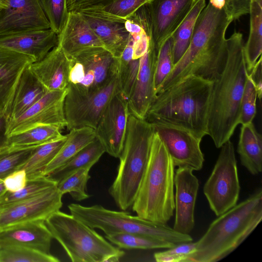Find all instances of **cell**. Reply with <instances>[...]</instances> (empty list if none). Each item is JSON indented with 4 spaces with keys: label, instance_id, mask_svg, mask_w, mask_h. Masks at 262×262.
<instances>
[{
    "label": "cell",
    "instance_id": "obj_36",
    "mask_svg": "<svg viewBox=\"0 0 262 262\" xmlns=\"http://www.w3.org/2000/svg\"><path fill=\"white\" fill-rule=\"evenodd\" d=\"M91 167L80 168L57 183V188L63 195L69 193L76 201H81L89 198L90 195L86 192V185L91 176Z\"/></svg>",
    "mask_w": 262,
    "mask_h": 262
},
{
    "label": "cell",
    "instance_id": "obj_18",
    "mask_svg": "<svg viewBox=\"0 0 262 262\" xmlns=\"http://www.w3.org/2000/svg\"><path fill=\"white\" fill-rule=\"evenodd\" d=\"M193 170L178 167L174 173L175 219L173 229L183 234H189L194 226V209L199 187V181Z\"/></svg>",
    "mask_w": 262,
    "mask_h": 262
},
{
    "label": "cell",
    "instance_id": "obj_3",
    "mask_svg": "<svg viewBox=\"0 0 262 262\" xmlns=\"http://www.w3.org/2000/svg\"><path fill=\"white\" fill-rule=\"evenodd\" d=\"M213 80L189 76L157 94L145 119L185 128L202 139L207 122Z\"/></svg>",
    "mask_w": 262,
    "mask_h": 262
},
{
    "label": "cell",
    "instance_id": "obj_15",
    "mask_svg": "<svg viewBox=\"0 0 262 262\" xmlns=\"http://www.w3.org/2000/svg\"><path fill=\"white\" fill-rule=\"evenodd\" d=\"M57 186L0 210V231L24 223L45 221L62 206Z\"/></svg>",
    "mask_w": 262,
    "mask_h": 262
},
{
    "label": "cell",
    "instance_id": "obj_12",
    "mask_svg": "<svg viewBox=\"0 0 262 262\" xmlns=\"http://www.w3.org/2000/svg\"><path fill=\"white\" fill-rule=\"evenodd\" d=\"M69 84L85 92L100 88L116 65V59L103 47L85 50L70 58Z\"/></svg>",
    "mask_w": 262,
    "mask_h": 262
},
{
    "label": "cell",
    "instance_id": "obj_17",
    "mask_svg": "<svg viewBox=\"0 0 262 262\" xmlns=\"http://www.w3.org/2000/svg\"><path fill=\"white\" fill-rule=\"evenodd\" d=\"M129 114L127 100L119 93L105 108L95 129L105 152L114 158H119L123 150Z\"/></svg>",
    "mask_w": 262,
    "mask_h": 262
},
{
    "label": "cell",
    "instance_id": "obj_43",
    "mask_svg": "<svg viewBox=\"0 0 262 262\" xmlns=\"http://www.w3.org/2000/svg\"><path fill=\"white\" fill-rule=\"evenodd\" d=\"M196 250L195 242L182 243L165 251L155 253L154 257L157 262H186Z\"/></svg>",
    "mask_w": 262,
    "mask_h": 262
},
{
    "label": "cell",
    "instance_id": "obj_47",
    "mask_svg": "<svg viewBox=\"0 0 262 262\" xmlns=\"http://www.w3.org/2000/svg\"><path fill=\"white\" fill-rule=\"evenodd\" d=\"M260 56L254 67L248 74L253 81L257 93V98L260 101L262 95V67Z\"/></svg>",
    "mask_w": 262,
    "mask_h": 262
},
{
    "label": "cell",
    "instance_id": "obj_40",
    "mask_svg": "<svg viewBox=\"0 0 262 262\" xmlns=\"http://www.w3.org/2000/svg\"><path fill=\"white\" fill-rule=\"evenodd\" d=\"M50 29L58 35L64 26L69 14L68 0H39Z\"/></svg>",
    "mask_w": 262,
    "mask_h": 262
},
{
    "label": "cell",
    "instance_id": "obj_13",
    "mask_svg": "<svg viewBox=\"0 0 262 262\" xmlns=\"http://www.w3.org/2000/svg\"><path fill=\"white\" fill-rule=\"evenodd\" d=\"M164 144L175 166L200 170L204 162L200 143L202 139L190 131L168 124L151 123Z\"/></svg>",
    "mask_w": 262,
    "mask_h": 262
},
{
    "label": "cell",
    "instance_id": "obj_41",
    "mask_svg": "<svg viewBox=\"0 0 262 262\" xmlns=\"http://www.w3.org/2000/svg\"><path fill=\"white\" fill-rule=\"evenodd\" d=\"M116 60L119 93L128 100L133 91L137 79L140 59H132L126 63H119L117 58Z\"/></svg>",
    "mask_w": 262,
    "mask_h": 262
},
{
    "label": "cell",
    "instance_id": "obj_11",
    "mask_svg": "<svg viewBox=\"0 0 262 262\" xmlns=\"http://www.w3.org/2000/svg\"><path fill=\"white\" fill-rule=\"evenodd\" d=\"M220 148L214 168L203 187L210 208L216 216L237 204L241 190L234 145L229 140Z\"/></svg>",
    "mask_w": 262,
    "mask_h": 262
},
{
    "label": "cell",
    "instance_id": "obj_51",
    "mask_svg": "<svg viewBox=\"0 0 262 262\" xmlns=\"http://www.w3.org/2000/svg\"><path fill=\"white\" fill-rule=\"evenodd\" d=\"M124 26L126 30L132 36H140L145 32L140 25L129 19H127L124 23Z\"/></svg>",
    "mask_w": 262,
    "mask_h": 262
},
{
    "label": "cell",
    "instance_id": "obj_38",
    "mask_svg": "<svg viewBox=\"0 0 262 262\" xmlns=\"http://www.w3.org/2000/svg\"><path fill=\"white\" fill-rule=\"evenodd\" d=\"M37 146L10 148L5 147L0 150V182L17 170L30 157Z\"/></svg>",
    "mask_w": 262,
    "mask_h": 262
},
{
    "label": "cell",
    "instance_id": "obj_2",
    "mask_svg": "<svg viewBox=\"0 0 262 262\" xmlns=\"http://www.w3.org/2000/svg\"><path fill=\"white\" fill-rule=\"evenodd\" d=\"M227 43L226 64L213 80L208 116L207 135L217 148L230 139L239 124L240 104L248 75L243 34L235 32Z\"/></svg>",
    "mask_w": 262,
    "mask_h": 262
},
{
    "label": "cell",
    "instance_id": "obj_23",
    "mask_svg": "<svg viewBox=\"0 0 262 262\" xmlns=\"http://www.w3.org/2000/svg\"><path fill=\"white\" fill-rule=\"evenodd\" d=\"M53 236L45 221L30 222L0 231V247H25L50 253Z\"/></svg>",
    "mask_w": 262,
    "mask_h": 262
},
{
    "label": "cell",
    "instance_id": "obj_20",
    "mask_svg": "<svg viewBox=\"0 0 262 262\" xmlns=\"http://www.w3.org/2000/svg\"><path fill=\"white\" fill-rule=\"evenodd\" d=\"M58 35V45L69 58L91 48H104L85 17L78 11H69L67 21Z\"/></svg>",
    "mask_w": 262,
    "mask_h": 262
},
{
    "label": "cell",
    "instance_id": "obj_44",
    "mask_svg": "<svg viewBox=\"0 0 262 262\" xmlns=\"http://www.w3.org/2000/svg\"><path fill=\"white\" fill-rule=\"evenodd\" d=\"M147 1L114 0L104 6H92L98 8L107 13L127 19Z\"/></svg>",
    "mask_w": 262,
    "mask_h": 262
},
{
    "label": "cell",
    "instance_id": "obj_8",
    "mask_svg": "<svg viewBox=\"0 0 262 262\" xmlns=\"http://www.w3.org/2000/svg\"><path fill=\"white\" fill-rule=\"evenodd\" d=\"M68 208L75 217L92 228L100 229L106 235L136 234L174 245L193 241L189 234L177 232L167 225L133 216L123 210H112L100 205L88 207L75 203L70 204Z\"/></svg>",
    "mask_w": 262,
    "mask_h": 262
},
{
    "label": "cell",
    "instance_id": "obj_52",
    "mask_svg": "<svg viewBox=\"0 0 262 262\" xmlns=\"http://www.w3.org/2000/svg\"><path fill=\"white\" fill-rule=\"evenodd\" d=\"M3 181L0 182V198L6 192Z\"/></svg>",
    "mask_w": 262,
    "mask_h": 262
},
{
    "label": "cell",
    "instance_id": "obj_19",
    "mask_svg": "<svg viewBox=\"0 0 262 262\" xmlns=\"http://www.w3.org/2000/svg\"><path fill=\"white\" fill-rule=\"evenodd\" d=\"M156 57L155 49L149 42L147 52L140 58L137 79L127 100L129 113L141 119H145L147 112L157 96L155 84Z\"/></svg>",
    "mask_w": 262,
    "mask_h": 262
},
{
    "label": "cell",
    "instance_id": "obj_33",
    "mask_svg": "<svg viewBox=\"0 0 262 262\" xmlns=\"http://www.w3.org/2000/svg\"><path fill=\"white\" fill-rule=\"evenodd\" d=\"M206 6V0H196L186 17L172 35L174 65L181 59L190 43L197 18Z\"/></svg>",
    "mask_w": 262,
    "mask_h": 262
},
{
    "label": "cell",
    "instance_id": "obj_25",
    "mask_svg": "<svg viewBox=\"0 0 262 262\" xmlns=\"http://www.w3.org/2000/svg\"><path fill=\"white\" fill-rule=\"evenodd\" d=\"M47 92L28 66L18 80L5 114L7 121L18 117L41 99Z\"/></svg>",
    "mask_w": 262,
    "mask_h": 262
},
{
    "label": "cell",
    "instance_id": "obj_49",
    "mask_svg": "<svg viewBox=\"0 0 262 262\" xmlns=\"http://www.w3.org/2000/svg\"><path fill=\"white\" fill-rule=\"evenodd\" d=\"M114 0H77L68 8L69 11H77L92 6H104Z\"/></svg>",
    "mask_w": 262,
    "mask_h": 262
},
{
    "label": "cell",
    "instance_id": "obj_39",
    "mask_svg": "<svg viewBox=\"0 0 262 262\" xmlns=\"http://www.w3.org/2000/svg\"><path fill=\"white\" fill-rule=\"evenodd\" d=\"M172 48L173 38L171 35L165 40L156 52L155 84L157 94L173 68Z\"/></svg>",
    "mask_w": 262,
    "mask_h": 262
},
{
    "label": "cell",
    "instance_id": "obj_37",
    "mask_svg": "<svg viewBox=\"0 0 262 262\" xmlns=\"http://www.w3.org/2000/svg\"><path fill=\"white\" fill-rule=\"evenodd\" d=\"M58 258L31 248L9 246L0 247V262H58Z\"/></svg>",
    "mask_w": 262,
    "mask_h": 262
},
{
    "label": "cell",
    "instance_id": "obj_28",
    "mask_svg": "<svg viewBox=\"0 0 262 262\" xmlns=\"http://www.w3.org/2000/svg\"><path fill=\"white\" fill-rule=\"evenodd\" d=\"M96 138L95 129L89 127L73 128L57 155L46 168L43 175L49 177L64 165L80 150Z\"/></svg>",
    "mask_w": 262,
    "mask_h": 262
},
{
    "label": "cell",
    "instance_id": "obj_42",
    "mask_svg": "<svg viewBox=\"0 0 262 262\" xmlns=\"http://www.w3.org/2000/svg\"><path fill=\"white\" fill-rule=\"evenodd\" d=\"M257 93L250 77L248 75L240 104L239 124L252 122L256 113Z\"/></svg>",
    "mask_w": 262,
    "mask_h": 262
},
{
    "label": "cell",
    "instance_id": "obj_22",
    "mask_svg": "<svg viewBox=\"0 0 262 262\" xmlns=\"http://www.w3.org/2000/svg\"><path fill=\"white\" fill-rule=\"evenodd\" d=\"M58 42V34L51 29L0 37L1 47L30 56L35 61L43 58Z\"/></svg>",
    "mask_w": 262,
    "mask_h": 262
},
{
    "label": "cell",
    "instance_id": "obj_10",
    "mask_svg": "<svg viewBox=\"0 0 262 262\" xmlns=\"http://www.w3.org/2000/svg\"><path fill=\"white\" fill-rule=\"evenodd\" d=\"M196 0H148L127 19L140 25L156 52L170 37Z\"/></svg>",
    "mask_w": 262,
    "mask_h": 262
},
{
    "label": "cell",
    "instance_id": "obj_14",
    "mask_svg": "<svg viewBox=\"0 0 262 262\" xmlns=\"http://www.w3.org/2000/svg\"><path fill=\"white\" fill-rule=\"evenodd\" d=\"M67 93V88L63 91H48L18 117L7 121V136L42 125H54L61 129L67 127L64 111Z\"/></svg>",
    "mask_w": 262,
    "mask_h": 262
},
{
    "label": "cell",
    "instance_id": "obj_4",
    "mask_svg": "<svg viewBox=\"0 0 262 262\" xmlns=\"http://www.w3.org/2000/svg\"><path fill=\"white\" fill-rule=\"evenodd\" d=\"M196 242V252L186 262H216L234 251L262 220V190L218 216Z\"/></svg>",
    "mask_w": 262,
    "mask_h": 262
},
{
    "label": "cell",
    "instance_id": "obj_30",
    "mask_svg": "<svg viewBox=\"0 0 262 262\" xmlns=\"http://www.w3.org/2000/svg\"><path fill=\"white\" fill-rule=\"evenodd\" d=\"M105 152L100 141L96 138L86 145L64 165L48 177L57 183L73 172L84 167H91L96 164Z\"/></svg>",
    "mask_w": 262,
    "mask_h": 262
},
{
    "label": "cell",
    "instance_id": "obj_7",
    "mask_svg": "<svg viewBox=\"0 0 262 262\" xmlns=\"http://www.w3.org/2000/svg\"><path fill=\"white\" fill-rule=\"evenodd\" d=\"M46 225L73 262L116 261L124 255L93 228L72 214L58 210L46 221Z\"/></svg>",
    "mask_w": 262,
    "mask_h": 262
},
{
    "label": "cell",
    "instance_id": "obj_32",
    "mask_svg": "<svg viewBox=\"0 0 262 262\" xmlns=\"http://www.w3.org/2000/svg\"><path fill=\"white\" fill-rule=\"evenodd\" d=\"M62 129L56 126L42 125L7 136L6 146L10 148L38 146L61 137Z\"/></svg>",
    "mask_w": 262,
    "mask_h": 262
},
{
    "label": "cell",
    "instance_id": "obj_35",
    "mask_svg": "<svg viewBox=\"0 0 262 262\" xmlns=\"http://www.w3.org/2000/svg\"><path fill=\"white\" fill-rule=\"evenodd\" d=\"M105 237L119 248L151 250L168 249L176 245L143 235L129 233L106 235Z\"/></svg>",
    "mask_w": 262,
    "mask_h": 262
},
{
    "label": "cell",
    "instance_id": "obj_31",
    "mask_svg": "<svg viewBox=\"0 0 262 262\" xmlns=\"http://www.w3.org/2000/svg\"><path fill=\"white\" fill-rule=\"evenodd\" d=\"M67 139V135L36 147L28 159L18 169H24L28 180L44 176L43 172L58 154Z\"/></svg>",
    "mask_w": 262,
    "mask_h": 262
},
{
    "label": "cell",
    "instance_id": "obj_5",
    "mask_svg": "<svg viewBox=\"0 0 262 262\" xmlns=\"http://www.w3.org/2000/svg\"><path fill=\"white\" fill-rule=\"evenodd\" d=\"M174 167L155 132L147 165L131 207L137 216L153 223L167 225L174 210Z\"/></svg>",
    "mask_w": 262,
    "mask_h": 262
},
{
    "label": "cell",
    "instance_id": "obj_54",
    "mask_svg": "<svg viewBox=\"0 0 262 262\" xmlns=\"http://www.w3.org/2000/svg\"><path fill=\"white\" fill-rule=\"evenodd\" d=\"M258 1V2H261L262 3V0H257Z\"/></svg>",
    "mask_w": 262,
    "mask_h": 262
},
{
    "label": "cell",
    "instance_id": "obj_9",
    "mask_svg": "<svg viewBox=\"0 0 262 262\" xmlns=\"http://www.w3.org/2000/svg\"><path fill=\"white\" fill-rule=\"evenodd\" d=\"M119 93L117 62L106 82L95 91H83L69 84L64 101L67 128L69 130L82 127L95 129L105 108Z\"/></svg>",
    "mask_w": 262,
    "mask_h": 262
},
{
    "label": "cell",
    "instance_id": "obj_27",
    "mask_svg": "<svg viewBox=\"0 0 262 262\" xmlns=\"http://www.w3.org/2000/svg\"><path fill=\"white\" fill-rule=\"evenodd\" d=\"M237 151L241 164L253 175L262 170V137L253 124L242 125Z\"/></svg>",
    "mask_w": 262,
    "mask_h": 262
},
{
    "label": "cell",
    "instance_id": "obj_48",
    "mask_svg": "<svg viewBox=\"0 0 262 262\" xmlns=\"http://www.w3.org/2000/svg\"><path fill=\"white\" fill-rule=\"evenodd\" d=\"M149 44V38L145 32H144L138 40L134 41L133 59H138L143 56L147 52Z\"/></svg>",
    "mask_w": 262,
    "mask_h": 262
},
{
    "label": "cell",
    "instance_id": "obj_24",
    "mask_svg": "<svg viewBox=\"0 0 262 262\" xmlns=\"http://www.w3.org/2000/svg\"><path fill=\"white\" fill-rule=\"evenodd\" d=\"M34 61L30 56L0 47V114L5 116L22 73Z\"/></svg>",
    "mask_w": 262,
    "mask_h": 262
},
{
    "label": "cell",
    "instance_id": "obj_46",
    "mask_svg": "<svg viewBox=\"0 0 262 262\" xmlns=\"http://www.w3.org/2000/svg\"><path fill=\"white\" fill-rule=\"evenodd\" d=\"M28 180L25 170L18 169L7 176L3 182L7 191L14 192L23 188Z\"/></svg>",
    "mask_w": 262,
    "mask_h": 262
},
{
    "label": "cell",
    "instance_id": "obj_53",
    "mask_svg": "<svg viewBox=\"0 0 262 262\" xmlns=\"http://www.w3.org/2000/svg\"><path fill=\"white\" fill-rule=\"evenodd\" d=\"M77 0H68V8L75 3Z\"/></svg>",
    "mask_w": 262,
    "mask_h": 262
},
{
    "label": "cell",
    "instance_id": "obj_34",
    "mask_svg": "<svg viewBox=\"0 0 262 262\" xmlns=\"http://www.w3.org/2000/svg\"><path fill=\"white\" fill-rule=\"evenodd\" d=\"M57 185L56 181L46 176L28 180L26 186L21 189L14 192L6 191L0 198V210L34 197Z\"/></svg>",
    "mask_w": 262,
    "mask_h": 262
},
{
    "label": "cell",
    "instance_id": "obj_45",
    "mask_svg": "<svg viewBox=\"0 0 262 262\" xmlns=\"http://www.w3.org/2000/svg\"><path fill=\"white\" fill-rule=\"evenodd\" d=\"M223 8L232 21L249 13L251 0H222Z\"/></svg>",
    "mask_w": 262,
    "mask_h": 262
},
{
    "label": "cell",
    "instance_id": "obj_29",
    "mask_svg": "<svg viewBox=\"0 0 262 262\" xmlns=\"http://www.w3.org/2000/svg\"><path fill=\"white\" fill-rule=\"evenodd\" d=\"M250 33L244 45L247 71L249 74L261 56L262 52V3L251 0Z\"/></svg>",
    "mask_w": 262,
    "mask_h": 262
},
{
    "label": "cell",
    "instance_id": "obj_6",
    "mask_svg": "<svg viewBox=\"0 0 262 262\" xmlns=\"http://www.w3.org/2000/svg\"><path fill=\"white\" fill-rule=\"evenodd\" d=\"M155 132L153 124L129 113L118 172L108 192L125 211L132 207L144 174Z\"/></svg>",
    "mask_w": 262,
    "mask_h": 262
},
{
    "label": "cell",
    "instance_id": "obj_50",
    "mask_svg": "<svg viewBox=\"0 0 262 262\" xmlns=\"http://www.w3.org/2000/svg\"><path fill=\"white\" fill-rule=\"evenodd\" d=\"M7 120L4 115L0 114V150L6 147Z\"/></svg>",
    "mask_w": 262,
    "mask_h": 262
},
{
    "label": "cell",
    "instance_id": "obj_16",
    "mask_svg": "<svg viewBox=\"0 0 262 262\" xmlns=\"http://www.w3.org/2000/svg\"><path fill=\"white\" fill-rule=\"evenodd\" d=\"M47 29L39 0H0V37Z\"/></svg>",
    "mask_w": 262,
    "mask_h": 262
},
{
    "label": "cell",
    "instance_id": "obj_26",
    "mask_svg": "<svg viewBox=\"0 0 262 262\" xmlns=\"http://www.w3.org/2000/svg\"><path fill=\"white\" fill-rule=\"evenodd\" d=\"M83 16L102 43L104 48L115 58H119L130 35L126 30L124 23Z\"/></svg>",
    "mask_w": 262,
    "mask_h": 262
},
{
    "label": "cell",
    "instance_id": "obj_1",
    "mask_svg": "<svg viewBox=\"0 0 262 262\" xmlns=\"http://www.w3.org/2000/svg\"><path fill=\"white\" fill-rule=\"evenodd\" d=\"M232 21L223 7L209 2L197 18L188 49L174 65L157 94L189 76L211 80L218 77L227 59L225 34Z\"/></svg>",
    "mask_w": 262,
    "mask_h": 262
},
{
    "label": "cell",
    "instance_id": "obj_21",
    "mask_svg": "<svg viewBox=\"0 0 262 262\" xmlns=\"http://www.w3.org/2000/svg\"><path fill=\"white\" fill-rule=\"evenodd\" d=\"M70 59L57 45L29 69L48 91H63L69 84Z\"/></svg>",
    "mask_w": 262,
    "mask_h": 262
}]
</instances>
